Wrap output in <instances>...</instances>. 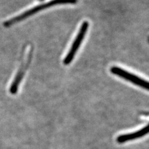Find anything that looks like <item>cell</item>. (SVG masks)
Returning a JSON list of instances; mask_svg holds the SVG:
<instances>
[{"mask_svg":"<svg viewBox=\"0 0 149 149\" xmlns=\"http://www.w3.org/2000/svg\"><path fill=\"white\" fill-rule=\"evenodd\" d=\"M77 1L78 0H52V1H50L49 2L32 8V9H29V10L26 11V12L22 13L21 15H18L17 16H16L11 19L6 21L4 23V26L5 27L11 26L13 24H16L17 22L24 20V19L28 17L34 15V14L37 13H38L40 11H42L44 9L50 7L62 4H75L77 3Z\"/></svg>","mask_w":149,"mask_h":149,"instance_id":"cell-1","label":"cell"},{"mask_svg":"<svg viewBox=\"0 0 149 149\" xmlns=\"http://www.w3.org/2000/svg\"><path fill=\"white\" fill-rule=\"evenodd\" d=\"M88 26H89V23L87 21H85L83 22V24H81V26L80 29V31H79L78 33L77 36L75 40H74L73 43L72 44L71 48L70 49L68 53L67 54L66 57L63 60V63L65 65H67L72 62V60H73L74 56H75V54L77 52L79 47H80L81 44L82 43L83 39L85 38L86 32L88 29Z\"/></svg>","mask_w":149,"mask_h":149,"instance_id":"cell-2","label":"cell"},{"mask_svg":"<svg viewBox=\"0 0 149 149\" xmlns=\"http://www.w3.org/2000/svg\"><path fill=\"white\" fill-rule=\"evenodd\" d=\"M111 72L116 76H118L125 79V80L134 83V85L149 90V82L137 77L131 73L124 70L123 68L118 67H113L111 68Z\"/></svg>","mask_w":149,"mask_h":149,"instance_id":"cell-3","label":"cell"},{"mask_svg":"<svg viewBox=\"0 0 149 149\" xmlns=\"http://www.w3.org/2000/svg\"><path fill=\"white\" fill-rule=\"evenodd\" d=\"M31 57H32V50L29 51L27 60L22 64L21 69H19V72L17 73L16 78H15V80H14L13 82L12 83L11 86L10 88V90H9V91L11 92V94H15V93L17 92L19 85V83L22 80L23 76H24V74L26 72V69L27 68L28 66H29V64L31 60Z\"/></svg>","mask_w":149,"mask_h":149,"instance_id":"cell-4","label":"cell"},{"mask_svg":"<svg viewBox=\"0 0 149 149\" xmlns=\"http://www.w3.org/2000/svg\"><path fill=\"white\" fill-rule=\"evenodd\" d=\"M149 132V124L143 127L141 130H138V131L136 132L130 133V134H127L125 135H122V136H120L117 138V142L118 143H124L126 142L127 141H132V140L136 139L137 138L141 137L143 136H145Z\"/></svg>","mask_w":149,"mask_h":149,"instance_id":"cell-5","label":"cell"},{"mask_svg":"<svg viewBox=\"0 0 149 149\" xmlns=\"http://www.w3.org/2000/svg\"><path fill=\"white\" fill-rule=\"evenodd\" d=\"M148 42H149V37H148Z\"/></svg>","mask_w":149,"mask_h":149,"instance_id":"cell-6","label":"cell"},{"mask_svg":"<svg viewBox=\"0 0 149 149\" xmlns=\"http://www.w3.org/2000/svg\"><path fill=\"white\" fill-rule=\"evenodd\" d=\"M40 1H43V0H40Z\"/></svg>","mask_w":149,"mask_h":149,"instance_id":"cell-7","label":"cell"}]
</instances>
